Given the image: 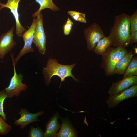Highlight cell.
<instances>
[{"instance_id":"obj_11","label":"cell","mask_w":137,"mask_h":137,"mask_svg":"<svg viewBox=\"0 0 137 137\" xmlns=\"http://www.w3.org/2000/svg\"><path fill=\"white\" fill-rule=\"evenodd\" d=\"M135 84H137V76L124 77L122 80L112 83L108 91L109 96L117 94Z\"/></svg>"},{"instance_id":"obj_16","label":"cell","mask_w":137,"mask_h":137,"mask_svg":"<svg viewBox=\"0 0 137 137\" xmlns=\"http://www.w3.org/2000/svg\"><path fill=\"white\" fill-rule=\"evenodd\" d=\"M62 120L61 129L57 134L58 137H76V132L71 124L66 121Z\"/></svg>"},{"instance_id":"obj_13","label":"cell","mask_w":137,"mask_h":137,"mask_svg":"<svg viewBox=\"0 0 137 137\" xmlns=\"http://www.w3.org/2000/svg\"><path fill=\"white\" fill-rule=\"evenodd\" d=\"M132 52V51L128 52L119 60L111 76L115 74L123 75L134 55Z\"/></svg>"},{"instance_id":"obj_14","label":"cell","mask_w":137,"mask_h":137,"mask_svg":"<svg viewBox=\"0 0 137 137\" xmlns=\"http://www.w3.org/2000/svg\"><path fill=\"white\" fill-rule=\"evenodd\" d=\"M58 116L56 114L49 121L46 126V130L44 133V137H56L57 132L60 127L58 122Z\"/></svg>"},{"instance_id":"obj_22","label":"cell","mask_w":137,"mask_h":137,"mask_svg":"<svg viewBox=\"0 0 137 137\" xmlns=\"http://www.w3.org/2000/svg\"><path fill=\"white\" fill-rule=\"evenodd\" d=\"M130 23L131 33L137 31V10L132 15L130 16Z\"/></svg>"},{"instance_id":"obj_17","label":"cell","mask_w":137,"mask_h":137,"mask_svg":"<svg viewBox=\"0 0 137 137\" xmlns=\"http://www.w3.org/2000/svg\"><path fill=\"white\" fill-rule=\"evenodd\" d=\"M35 2L40 6L38 10L32 14V16L34 18L36 17L43 10L49 8L52 11H58L60 9L53 2L52 0H35Z\"/></svg>"},{"instance_id":"obj_20","label":"cell","mask_w":137,"mask_h":137,"mask_svg":"<svg viewBox=\"0 0 137 137\" xmlns=\"http://www.w3.org/2000/svg\"><path fill=\"white\" fill-rule=\"evenodd\" d=\"M11 126L6 123L2 117L0 115V134H7L11 132Z\"/></svg>"},{"instance_id":"obj_21","label":"cell","mask_w":137,"mask_h":137,"mask_svg":"<svg viewBox=\"0 0 137 137\" xmlns=\"http://www.w3.org/2000/svg\"><path fill=\"white\" fill-rule=\"evenodd\" d=\"M7 96L4 89L0 91V115L5 121L6 120V115L4 112L3 104L4 101Z\"/></svg>"},{"instance_id":"obj_23","label":"cell","mask_w":137,"mask_h":137,"mask_svg":"<svg viewBox=\"0 0 137 137\" xmlns=\"http://www.w3.org/2000/svg\"><path fill=\"white\" fill-rule=\"evenodd\" d=\"M43 131L38 126L36 128L31 126L29 132L28 137H43Z\"/></svg>"},{"instance_id":"obj_26","label":"cell","mask_w":137,"mask_h":137,"mask_svg":"<svg viewBox=\"0 0 137 137\" xmlns=\"http://www.w3.org/2000/svg\"><path fill=\"white\" fill-rule=\"evenodd\" d=\"M137 48H134V50H135V54H137Z\"/></svg>"},{"instance_id":"obj_18","label":"cell","mask_w":137,"mask_h":137,"mask_svg":"<svg viewBox=\"0 0 137 137\" xmlns=\"http://www.w3.org/2000/svg\"><path fill=\"white\" fill-rule=\"evenodd\" d=\"M123 76H137V56L133 57L124 74Z\"/></svg>"},{"instance_id":"obj_6","label":"cell","mask_w":137,"mask_h":137,"mask_svg":"<svg viewBox=\"0 0 137 137\" xmlns=\"http://www.w3.org/2000/svg\"><path fill=\"white\" fill-rule=\"evenodd\" d=\"M37 24L33 35V42L39 52L44 54L46 50V37L43 25V15L41 12L36 16Z\"/></svg>"},{"instance_id":"obj_1","label":"cell","mask_w":137,"mask_h":137,"mask_svg":"<svg viewBox=\"0 0 137 137\" xmlns=\"http://www.w3.org/2000/svg\"><path fill=\"white\" fill-rule=\"evenodd\" d=\"M130 16L124 13L115 16L109 37L114 47H126L130 44Z\"/></svg>"},{"instance_id":"obj_5","label":"cell","mask_w":137,"mask_h":137,"mask_svg":"<svg viewBox=\"0 0 137 137\" xmlns=\"http://www.w3.org/2000/svg\"><path fill=\"white\" fill-rule=\"evenodd\" d=\"M83 33L87 42V50L88 51L92 50L97 42L105 36L100 26L95 23L85 29Z\"/></svg>"},{"instance_id":"obj_3","label":"cell","mask_w":137,"mask_h":137,"mask_svg":"<svg viewBox=\"0 0 137 137\" xmlns=\"http://www.w3.org/2000/svg\"><path fill=\"white\" fill-rule=\"evenodd\" d=\"M128 52L126 47L122 46L110 47L107 49L101 55L100 66L106 75L111 76L117 63Z\"/></svg>"},{"instance_id":"obj_15","label":"cell","mask_w":137,"mask_h":137,"mask_svg":"<svg viewBox=\"0 0 137 137\" xmlns=\"http://www.w3.org/2000/svg\"><path fill=\"white\" fill-rule=\"evenodd\" d=\"M111 46V41L109 36H105L97 42L92 51L96 54L101 56Z\"/></svg>"},{"instance_id":"obj_2","label":"cell","mask_w":137,"mask_h":137,"mask_svg":"<svg viewBox=\"0 0 137 137\" xmlns=\"http://www.w3.org/2000/svg\"><path fill=\"white\" fill-rule=\"evenodd\" d=\"M76 64L70 65H63L59 64L55 59L49 58L47 62L46 67H43V70L44 80L47 85L51 82V79L54 76L59 77L61 79V84L64 81L65 78L68 77H72L75 81H79L72 73V70Z\"/></svg>"},{"instance_id":"obj_27","label":"cell","mask_w":137,"mask_h":137,"mask_svg":"<svg viewBox=\"0 0 137 137\" xmlns=\"http://www.w3.org/2000/svg\"><path fill=\"white\" fill-rule=\"evenodd\" d=\"M1 3L0 2V11L1 10Z\"/></svg>"},{"instance_id":"obj_25","label":"cell","mask_w":137,"mask_h":137,"mask_svg":"<svg viewBox=\"0 0 137 137\" xmlns=\"http://www.w3.org/2000/svg\"><path fill=\"white\" fill-rule=\"evenodd\" d=\"M130 44L137 42V31L131 33L130 37Z\"/></svg>"},{"instance_id":"obj_9","label":"cell","mask_w":137,"mask_h":137,"mask_svg":"<svg viewBox=\"0 0 137 137\" xmlns=\"http://www.w3.org/2000/svg\"><path fill=\"white\" fill-rule=\"evenodd\" d=\"M14 26L6 32L2 34L0 37V59H4L5 55L11 51L16 43L13 37Z\"/></svg>"},{"instance_id":"obj_24","label":"cell","mask_w":137,"mask_h":137,"mask_svg":"<svg viewBox=\"0 0 137 137\" xmlns=\"http://www.w3.org/2000/svg\"><path fill=\"white\" fill-rule=\"evenodd\" d=\"M74 23L68 17L63 27V32L65 35H69L71 31Z\"/></svg>"},{"instance_id":"obj_10","label":"cell","mask_w":137,"mask_h":137,"mask_svg":"<svg viewBox=\"0 0 137 137\" xmlns=\"http://www.w3.org/2000/svg\"><path fill=\"white\" fill-rule=\"evenodd\" d=\"M21 0H8L5 4L1 3V10L4 8H9L15 19L16 24L15 33L18 37H21L23 33L26 30L21 24L19 19V15L18 11V5Z\"/></svg>"},{"instance_id":"obj_19","label":"cell","mask_w":137,"mask_h":137,"mask_svg":"<svg viewBox=\"0 0 137 137\" xmlns=\"http://www.w3.org/2000/svg\"><path fill=\"white\" fill-rule=\"evenodd\" d=\"M67 13L75 21L84 23H87L85 13L74 10L68 11Z\"/></svg>"},{"instance_id":"obj_8","label":"cell","mask_w":137,"mask_h":137,"mask_svg":"<svg viewBox=\"0 0 137 137\" xmlns=\"http://www.w3.org/2000/svg\"><path fill=\"white\" fill-rule=\"evenodd\" d=\"M137 96V84L133 85L115 94L109 96L105 102L109 108H114L125 99Z\"/></svg>"},{"instance_id":"obj_12","label":"cell","mask_w":137,"mask_h":137,"mask_svg":"<svg viewBox=\"0 0 137 137\" xmlns=\"http://www.w3.org/2000/svg\"><path fill=\"white\" fill-rule=\"evenodd\" d=\"M44 112L40 111L35 113H30L25 109H21L19 112L21 117L18 119L16 120L14 124L16 125H20L21 129L30 123L39 121L38 117L44 114Z\"/></svg>"},{"instance_id":"obj_7","label":"cell","mask_w":137,"mask_h":137,"mask_svg":"<svg viewBox=\"0 0 137 137\" xmlns=\"http://www.w3.org/2000/svg\"><path fill=\"white\" fill-rule=\"evenodd\" d=\"M37 22V18H34L29 28L23 33L21 37L23 38L24 45L16 57L14 59L15 64L18 60L25 54L28 53L34 52V50L32 47V45L33 42V35Z\"/></svg>"},{"instance_id":"obj_4","label":"cell","mask_w":137,"mask_h":137,"mask_svg":"<svg viewBox=\"0 0 137 137\" xmlns=\"http://www.w3.org/2000/svg\"><path fill=\"white\" fill-rule=\"evenodd\" d=\"M10 55L13 67L14 75L11 79L9 85L4 89L7 98H9L14 96H19L22 91H26L28 88L27 86L22 83L23 79L22 75L16 73L13 53H11Z\"/></svg>"}]
</instances>
